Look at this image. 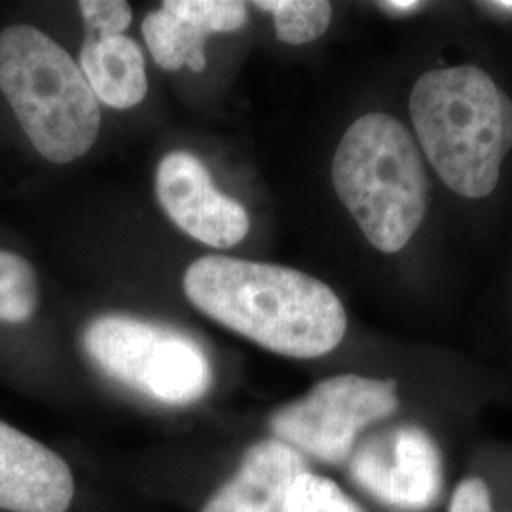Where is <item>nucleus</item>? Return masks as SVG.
Returning <instances> with one entry per match:
<instances>
[{
  "label": "nucleus",
  "instance_id": "f257e3e1",
  "mask_svg": "<svg viewBox=\"0 0 512 512\" xmlns=\"http://www.w3.org/2000/svg\"><path fill=\"white\" fill-rule=\"evenodd\" d=\"M183 285L186 298L207 317L285 357L327 355L346 336L340 298L293 268L207 255L186 268Z\"/></svg>",
  "mask_w": 512,
  "mask_h": 512
},
{
  "label": "nucleus",
  "instance_id": "f03ea898",
  "mask_svg": "<svg viewBox=\"0 0 512 512\" xmlns=\"http://www.w3.org/2000/svg\"><path fill=\"white\" fill-rule=\"evenodd\" d=\"M410 116L425 158L450 190L490 196L512 150V99L473 65L423 74L410 93Z\"/></svg>",
  "mask_w": 512,
  "mask_h": 512
},
{
  "label": "nucleus",
  "instance_id": "7ed1b4c3",
  "mask_svg": "<svg viewBox=\"0 0 512 512\" xmlns=\"http://www.w3.org/2000/svg\"><path fill=\"white\" fill-rule=\"evenodd\" d=\"M332 184L366 239L399 253L427 213L429 179L408 129L385 112L349 126L332 160Z\"/></svg>",
  "mask_w": 512,
  "mask_h": 512
},
{
  "label": "nucleus",
  "instance_id": "20e7f679",
  "mask_svg": "<svg viewBox=\"0 0 512 512\" xmlns=\"http://www.w3.org/2000/svg\"><path fill=\"white\" fill-rule=\"evenodd\" d=\"M0 92L46 160L71 164L97 141V97L69 52L37 27L12 25L0 33Z\"/></svg>",
  "mask_w": 512,
  "mask_h": 512
},
{
  "label": "nucleus",
  "instance_id": "39448f33",
  "mask_svg": "<svg viewBox=\"0 0 512 512\" xmlns=\"http://www.w3.org/2000/svg\"><path fill=\"white\" fill-rule=\"evenodd\" d=\"M82 344L114 382L158 403H196L211 387L207 353L181 330L129 315H103L88 325Z\"/></svg>",
  "mask_w": 512,
  "mask_h": 512
},
{
  "label": "nucleus",
  "instance_id": "423d86ee",
  "mask_svg": "<svg viewBox=\"0 0 512 512\" xmlns=\"http://www.w3.org/2000/svg\"><path fill=\"white\" fill-rule=\"evenodd\" d=\"M399 410L397 384L357 374L323 380L270 420L275 439L330 465H342L368 425Z\"/></svg>",
  "mask_w": 512,
  "mask_h": 512
},
{
  "label": "nucleus",
  "instance_id": "0eeeda50",
  "mask_svg": "<svg viewBox=\"0 0 512 512\" xmlns=\"http://www.w3.org/2000/svg\"><path fill=\"white\" fill-rule=\"evenodd\" d=\"M349 475L363 492L397 512L429 511L444 486L439 446L410 423L368 437L351 454Z\"/></svg>",
  "mask_w": 512,
  "mask_h": 512
},
{
  "label": "nucleus",
  "instance_id": "6e6552de",
  "mask_svg": "<svg viewBox=\"0 0 512 512\" xmlns=\"http://www.w3.org/2000/svg\"><path fill=\"white\" fill-rule=\"evenodd\" d=\"M156 196L184 234L209 247L230 249L249 234L243 205L222 194L202 160L186 150L169 152L158 165Z\"/></svg>",
  "mask_w": 512,
  "mask_h": 512
},
{
  "label": "nucleus",
  "instance_id": "1a4fd4ad",
  "mask_svg": "<svg viewBox=\"0 0 512 512\" xmlns=\"http://www.w3.org/2000/svg\"><path fill=\"white\" fill-rule=\"evenodd\" d=\"M247 4L239 0H165L143 21V35L154 61L165 71L188 67L202 73L207 65L203 44L209 33H232L245 27Z\"/></svg>",
  "mask_w": 512,
  "mask_h": 512
},
{
  "label": "nucleus",
  "instance_id": "9d476101",
  "mask_svg": "<svg viewBox=\"0 0 512 512\" xmlns=\"http://www.w3.org/2000/svg\"><path fill=\"white\" fill-rule=\"evenodd\" d=\"M73 497L74 478L67 461L0 421V509L67 512Z\"/></svg>",
  "mask_w": 512,
  "mask_h": 512
},
{
  "label": "nucleus",
  "instance_id": "9b49d317",
  "mask_svg": "<svg viewBox=\"0 0 512 512\" xmlns=\"http://www.w3.org/2000/svg\"><path fill=\"white\" fill-rule=\"evenodd\" d=\"M308 471L306 459L287 442L260 440L202 512H281L294 480Z\"/></svg>",
  "mask_w": 512,
  "mask_h": 512
},
{
  "label": "nucleus",
  "instance_id": "f8f14e48",
  "mask_svg": "<svg viewBox=\"0 0 512 512\" xmlns=\"http://www.w3.org/2000/svg\"><path fill=\"white\" fill-rule=\"evenodd\" d=\"M78 67L97 101L112 109H133L147 95L145 54L133 38L88 35Z\"/></svg>",
  "mask_w": 512,
  "mask_h": 512
},
{
  "label": "nucleus",
  "instance_id": "ddd939ff",
  "mask_svg": "<svg viewBox=\"0 0 512 512\" xmlns=\"http://www.w3.org/2000/svg\"><path fill=\"white\" fill-rule=\"evenodd\" d=\"M253 6L270 12L277 38L293 46L317 40L332 19V6L325 0H258Z\"/></svg>",
  "mask_w": 512,
  "mask_h": 512
},
{
  "label": "nucleus",
  "instance_id": "4468645a",
  "mask_svg": "<svg viewBox=\"0 0 512 512\" xmlns=\"http://www.w3.org/2000/svg\"><path fill=\"white\" fill-rule=\"evenodd\" d=\"M38 308L35 268L23 256L0 251V321L27 323Z\"/></svg>",
  "mask_w": 512,
  "mask_h": 512
},
{
  "label": "nucleus",
  "instance_id": "2eb2a0df",
  "mask_svg": "<svg viewBox=\"0 0 512 512\" xmlns=\"http://www.w3.org/2000/svg\"><path fill=\"white\" fill-rule=\"evenodd\" d=\"M281 512H365L325 476L304 473L289 488Z\"/></svg>",
  "mask_w": 512,
  "mask_h": 512
},
{
  "label": "nucleus",
  "instance_id": "dca6fc26",
  "mask_svg": "<svg viewBox=\"0 0 512 512\" xmlns=\"http://www.w3.org/2000/svg\"><path fill=\"white\" fill-rule=\"evenodd\" d=\"M78 6L88 25V35H124L131 23V8L124 0H84Z\"/></svg>",
  "mask_w": 512,
  "mask_h": 512
},
{
  "label": "nucleus",
  "instance_id": "f3484780",
  "mask_svg": "<svg viewBox=\"0 0 512 512\" xmlns=\"http://www.w3.org/2000/svg\"><path fill=\"white\" fill-rule=\"evenodd\" d=\"M448 512H494L492 494L482 478H465L454 490Z\"/></svg>",
  "mask_w": 512,
  "mask_h": 512
},
{
  "label": "nucleus",
  "instance_id": "a211bd4d",
  "mask_svg": "<svg viewBox=\"0 0 512 512\" xmlns=\"http://www.w3.org/2000/svg\"><path fill=\"white\" fill-rule=\"evenodd\" d=\"M378 6L393 14H410L423 8V4L418 0H389V2H378Z\"/></svg>",
  "mask_w": 512,
  "mask_h": 512
},
{
  "label": "nucleus",
  "instance_id": "6ab92c4d",
  "mask_svg": "<svg viewBox=\"0 0 512 512\" xmlns=\"http://www.w3.org/2000/svg\"><path fill=\"white\" fill-rule=\"evenodd\" d=\"M486 6H492L499 12H509L512 14V2L511 0H499V2H486Z\"/></svg>",
  "mask_w": 512,
  "mask_h": 512
}]
</instances>
